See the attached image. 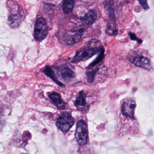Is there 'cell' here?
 I'll use <instances>...</instances> for the list:
<instances>
[{
  "instance_id": "d6986e66",
  "label": "cell",
  "mask_w": 154,
  "mask_h": 154,
  "mask_svg": "<svg viewBox=\"0 0 154 154\" xmlns=\"http://www.w3.org/2000/svg\"><path fill=\"white\" fill-rule=\"evenodd\" d=\"M139 3L145 10H147L149 9L147 2L146 1H140Z\"/></svg>"
},
{
  "instance_id": "2e32d148",
  "label": "cell",
  "mask_w": 154,
  "mask_h": 154,
  "mask_svg": "<svg viewBox=\"0 0 154 154\" xmlns=\"http://www.w3.org/2000/svg\"><path fill=\"white\" fill-rule=\"evenodd\" d=\"M99 53H100V54L97 57V58H96L92 63H91L89 65V66H88V68H90V67H92L93 66H95L96 64L99 63L100 62L103 60V57H104V49L103 48H101L100 51Z\"/></svg>"
},
{
  "instance_id": "ba28073f",
  "label": "cell",
  "mask_w": 154,
  "mask_h": 154,
  "mask_svg": "<svg viewBox=\"0 0 154 154\" xmlns=\"http://www.w3.org/2000/svg\"><path fill=\"white\" fill-rule=\"evenodd\" d=\"M108 10L109 11V21L106 26V32L109 35H116L118 34V30L116 26L114 11L110 6L108 7Z\"/></svg>"
},
{
  "instance_id": "ac0fdd59",
  "label": "cell",
  "mask_w": 154,
  "mask_h": 154,
  "mask_svg": "<svg viewBox=\"0 0 154 154\" xmlns=\"http://www.w3.org/2000/svg\"><path fill=\"white\" fill-rule=\"evenodd\" d=\"M128 35H129L130 39H131V40L137 41V42L139 44H141V43H142V42H143L142 40H141V39H139V38L137 37L134 33H131V32H129Z\"/></svg>"
},
{
  "instance_id": "8fae6325",
  "label": "cell",
  "mask_w": 154,
  "mask_h": 154,
  "mask_svg": "<svg viewBox=\"0 0 154 154\" xmlns=\"http://www.w3.org/2000/svg\"><path fill=\"white\" fill-rule=\"evenodd\" d=\"M49 98L56 107L59 109H65L66 103L62 100L61 95L57 92H53L49 94Z\"/></svg>"
},
{
  "instance_id": "5bb4252c",
  "label": "cell",
  "mask_w": 154,
  "mask_h": 154,
  "mask_svg": "<svg viewBox=\"0 0 154 154\" xmlns=\"http://www.w3.org/2000/svg\"><path fill=\"white\" fill-rule=\"evenodd\" d=\"M75 4V2L73 0H66L63 2L62 9L65 14L69 15L72 13Z\"/></svg>"
},
{
  "instance_id": "4fadbf2b",
  "label": "cell",
  "mask_w": 154,
  "mask_h": 154,
  "mask_svg": "<svg viewBox=\"0 0 154 154\" xmlns=\"http://www.w3.org/2000/svg\"><path fill=\"white\" fill-rule=\"evenodd\" d=\"M45 73L48 76L51 78L54 82L56 83L57 85H59L60 87L63 88L65 87V85L63 84L62 82L58 80V78L57 77L55 73L53 71L51 67L48 66H46L44 71Z\"/></svg>"
},
{
  "instance_id": "e0dca14e",
  "label": "cell",
  "mask_w": 154,
  "mask_h": 154,
  "mask_svg": "<svg viewBox=\"0 0 154 154\" xmlns=\"http://www.w3.org/2000/svg\"><path fill=\"white\" fill-rule=\"evenodd\" d=\"M98 69H95L90 72H88L86 74L87 77V81L89 83L91 84L94 82L95 75L97 73Z\"/></svg>"
},
{
  "instance_id": "7c38bea8",
  "label": "cell",
  "mask_w": 154,
  "mask_h": 154,
  "mask_svg": "<svg viewBox=\"0 0 154 154\" xmlns=\"http://www.w3.org/2000/svg\"><path fill=\"white\" fill-rule=\"evenodd\" d=\"M86 94L84 91L79 92L77 94L75 105L78 109L82 110L86 105Z\"/></svg>"
},
{
  "instance_id": "9c48e42d",
  "label": "cell",
  "mask_w": 154,
  "mask_h": 154,
  "mask_svg": "<svg viewBox=\"0 0 154 154\" xmlns=\"http://www.w3.org/2000/svg\"><path fill=\"white\" fill-rule=\"evenodd\" d=\"M136 106V103L133 100L128 102H124L122 103L121 109L122 114L130 117L131 119H133Z\"/></svg>"
},
{
  "instance_id": "5b68a950",
  "label": "cell",
  "mask_w": 154,
  "mask_h": 154,
  "mask_svg": "<svg viewBox=\"0 0 154 154\" xmlns=\"http://www.w3.org/2000/svg\"><path fill=\"white\" fill-rule=\"evenodd\" d=\"M84 29L70 31L66 33L63 36V41L68 45H72L80 42L84 33Z\"/></svg>"
},
{
  "instance_id": "8992f818",
  "label": "cell",
  "mask_w": 154,
  "mask_h": 154,
  "mask_svg": "<svg viewBox=\"0 0 154 154\" xmlns=\"http://www.w3.org/2000/svg\"><path fill=\"white\" fill-rule=\"evenodd\" d=\"M130 57V61L137 67H140L146 70L151 69V64L148 58L138 55L132 54Z\"/></svg>"
},
{
  "instance_id": "9a60e30c",
  "label": "cell",
  "mask_w": 154,
  "mask_h": 154,
  "mask_svg": "<svg viewBox=\"0 0 154 154\" xmlns=\"http://www.w3.org/2000/svg\"><path fill=\"white\" fill-rule=\"evenodd\" d=\"M21 18L19 15L17 14H11L8 17V22L11 26L16 28L20 24Z\"/></svg>"
},
{
  "instance_id": "7a4b0ae2",
  "label": "cell",
  "mask_w": 154,
  "mask_h": 154,
  "mask_svg": "<svg viewBox=\"0 0 154 154\" xmlns=\"http://www.w3.org/2000/svg\"><path fill=\"white\" fill-rule=\"evenodd\" d=\"M75 119L69 113L63 112L60 115L56 122L57 126L63 133H66L74 123Z\"/></svg>"
},
{
  "instance_id": "3957f363",
  "label": "cell",
  "mask_w": 154,
  "mask_h": 154,
  "mask_svg": "<svg viewBox=\"0 0 154 154\" xmlns=\"http://www.w3.org/2000/svg\"><path fill=\"white\" fill-rule=\"evenodd\" d=\"M75 136L79 145L83 146L87 143L88 139L87 125L83 120H80L77 122Z\"/></svg>"
},
{
  "instance_id": "30bf717a",
  "label": "cell",
  "mask_w": 154,
  "mask_h": 154,
  "mask_svg": "<svg viewBox=\"0 0 154 154\" xmlns=\"http://www.w3.org/2000/svg\"><path fill=\"white\" fill-rule=\"evenodd\" d=\"M97 14L94 10L88 11V12L81 18L82 23L85 26H90L94 24L97 19Z\"/></svg>"
},
{
  "instance_id": "52a82bcc",
  "label": "cell",
  "mask_w": 154,
  "mask_h": 154,
  "mask_svg": "<svg viewBox=\"0 0 154 154\" xmlns=\"http://www.w3.org/2000/svg\"><path fill=\"white\" fill-rule=\"evenodd\" d=\"M57 73L59 77L66 83L70 82L75 77L74 72L65 65L59 66L57 69Z\"/></svg>"
},
{
  "instance_id": "6da1fadb",
  "label": "cell",
  "mask_w": 154,
  "mask_h": 154,
  "mask_svg": "<svg viewBox=\"0 0 154 154\" xmlns=\"http://www.w3.org/2000/svg\"><path fill=\"white\" fill-rule=\"evenodd\" d=\"M48 34V28L45 20L39 18L37 20L34 29V36L36 40H44Z\"/></svg>"
},
{
  "instance_id": "277c9868",
  "label": "cell",
  "mask_w": 154,
  "mask_h": 154,
  "mask_svg": "<svg viewBox=\"0 0 154 154\" xmlns=\"http://www.w3.org/2000/svg\"><path fill=\"white\" fill-rule=\"evenodd\" d=\"M101 48H90L79 51L76 53L72 61V63H77L88 60L100 52Z\"/></svg>"
}]
</instances>
